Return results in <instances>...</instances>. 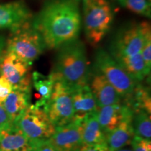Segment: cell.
Wrapping results in <instances>:
<instances>
[{
  "label": "cell",
  "instance_id": "6da1fadb",
  "mask_svg": "<svg viewBox=\"0 0 151 151\" xmlns=\"http://www.w3.org/2000/svg\"><path fill=\"white\" fill-rule=\"evenodd\" d=\"M81 0H47L33 16L32 25L43 37L46 48L58 49L78 39L82 16Z\"/></svg>",
  "mask_w": 151,
  "mask_h": 151
},
{
  "label": "cell",
  "instance_id": "7a4b0ae2",
  "mask_svg": "<svg viewBox=\"0 0 151 151\" xmlns=\"http://www.w3.org/2000/svg\"><path fill=\"white\" fill-rule=\"evenodd\" d=\"M89 62L84 43L79 39L66 43L58 48L50 75L73 89L88 84Z\"/></svg>",
  "mask_w": 151,
  "mask_h": 151
},
{
  "label": "cell",
  "instance_id": "3957f363",
  "mask_svg": "<svg viewBox=\"0 0 151 151\" xmlns=\"http://www.w3.org/2000/svg\"><path fill=\"white\" fill-rule=\"evenodd\" d=\"M82 22L86 37L92 46H97L110 30L113 9L109 0H82Z\"/></svg>",
  "mask_w": 151,
  "mask_h": 151
},
{
  "label": "cell",
  "instance_id": "277c9868",
  "mask_svg": "<svg viewBox=\"0 0 151 151\" xmlns=\"http://www.w3.org/2000/svg\"><path fill=\"white\" fill-rule=\"evenodd\" d=\"M31 22L11 31L5 49L30 65L47 49L43 37L32 27Z\"/></svg>",
  "mask_w": 151,
  "mask_h": 151
},
{
  "label": "cell",
  "instance_id": "5b68a950",
  "mask_svg": "<svg viewBox=\"0 0 151 151\" xmlns=\"http://www.w3.org/2000/svg\"><path fill=\"white\" fill-rule=\"evenodd\" d=\"M151 33L150 24L143 21L130 22L120 28L111 41L109 53L114 59L141 52L145 39Z\"/></svg>",
  "mask_w": 151,
  "mask_h": 151
},
{
  "label": "cell",
  "instance_id": "8992f818",
  "mask_svg": "<svg viewBox=\"0 0 151 151\" xmlns=\"http://www.w3.org/2000/svg\"><path fill=\"white\" fill-rule=\"evenodd\" d=\"M14 124L35 146L41 141L48 140L56 129L44 109L35 104H30Z\"/></svg>",
  "mask_w": 151,
  "mask_h": 151
},
{
  "label": "cell",
  "instance_id": "52a82bcc",
  "mask_svg": "<svg viewBox=\"0 0 151 151\" xmlns=\"http://www.w3.org/2000/svg\"><path fill=\"white\" fill-rule=\"evenodd\" d=\"M94 69L104 75L121 98L129 97L137 84L110 53L101 48L96 51Z\"/></svg>",
  "mask_w": 151,
  "mask_h": 151
},
{
  "label": "cell",
  "instance_id": "ba28073f",
  "mask_svg": "<svg viewBox=\"0 0 151 151\" xmlns=\"http://www.w3.org/2000/svg\"><path fill=\"white\" fill-rule=\"evenodd\" d=\"M71 89L60 81H55L53 90L44 110L56 127L73 120Z\"/></svg>",
  "mask_w": 151,
  "mask_h": 151
},
{
  "label": "cell",
  "instance_id": "9c48e42d",
  "mask_svg": "<svg viewBox=\"0 0 151 151\" xmlns=\"http://www.w3.org/2000/svg\"><path fill=\"white\" fill-rule=\"evenodd\" d=\"M31 66L5 50L0 63V76L11 84L12 89L31 90Z\"/></svg>",
  "mask_w": 151,
  "mask_h": 151
},
{
  "label": "cell",
  "instance_id": "30bf717a",
  "mask_svg": "<svg viewBox=\"0 0 151 151\" xmlns=\"http://www.w3.org/2000/svg\"><path fill=\"white\" fill-rule=\"evenodd\" d=\"M82 120H73L56 127L54 134L48 139L56 151H77L83 145Z\"/></svg>",
  "mask_w": 151,
  "mask_h": 151
},
{
  "label": "cell",
  "instance_id": "8fae6325",
  "mask_svg": "<svg viewBox=\"0 0 151 151\" xmlns=\"http://www.w3.org/2000/svg\"><path fill=\"white\" fill-rule=\"evenodd\" d=\"M33 14L24 1L0 4V30L14 31L32 21Z\"/></svg>",
  "mask_w": 151,
  "mask_h": 151
},
{
  "label": "cell",
  "instance_id": "7c38bea8",
  "mask_svg": "<svg viewBox=\"0 0 151 151\" xmlns=\"http://www.w3.org/2000/svg\"><path fill=\"white\" fill-rule=\"evenodd\" d=\"M89 86L98 107H103L119 104L121 97L115 90L107 79L99 71L94 69L93 73L90 72Z\"/></svg>",
  "mask_w": 151,
  "mask_h": 151
},
{
  "label": "cell",
  "instance_id": "4fadbf2b",
  "mask_svg": "<svg viewBox=\"0 0 151 151\" xmlns=\"http://www.w3.org/2000/svg\"><path fill=\"white\" fill-rule=\"evenodd\" d=\"M97 117L100 127L106 134L116 129L124 119L133 117V111L128 106L119 103L98 107Z\"/></svg>",
  "mask_w": 151,
  "mask_h": 151
},
{
  "label": "cell",
  "instance_id": "5bb4252c",
  "mask_svg": "<svg viewBox=\"0 0 151 151\" xmlns=\"http://www.w3.org/2000/svg\"><path fill=\"white\" fill-rule=\"evenodd\" d=\"M74 118L82 120L89 115L97 113L98 106L88 84L71 90Z\"/></svg>",
  "mask_w": 151,
  "mask_h": 151
},
{
  "label": "cell",
  "instance_id": "9a60e30c",
  "mask_svg": "<svg viewBox=\"0 0 151 151\" xmlns=\"http://www.w3.org/2000/svg\"><path fill=\"white\" fill-rule=\"evenodd\" d=\"M35 145L14 124L0 129V151H27Z\"/></svg>",
  "mask_w": 151,
  "mask_h": 151
},
{
  "label": "cell",
  "instance_id": "2e32d148",
  "mask_svg": "<svg viewBox=\"0 0 151 151\" xmlns=\"http://www.w3.org/2000/svg\"><path fill=\"white\" fill-rule=\"evenodd\" d=\"M132 120V117L125 118L116 129L106 134V143L109 151H116L131 145L135 136Z\"/></svg>",
  "mask_w": 151,
  "mask_h": 151
},
{
  "label": "cell",
  "instance_id": "e0dca14e",
  "mask_svg": "<svg viewBox=\"0 0 151 151\" xmlns=\"http://www.w3.org/2000/svg\"><path fill=\"white\" fill-rule=\"evenodd\" d=\"M30 97L31 90L12 89L4 100L3 106L13 122L30 105Z\"/></svg>",
  "mask_w": 151,
  "mask_h": 151
},
{
  "label": "cell",
  "instance_id": "ac0fdd59",
  "mask_svg": "<svg viewBox=\"0 0 151 151\" xmlns=\"http://www.w3.org/2000/svg\"><path fill=\"white\" fill-rule=\"evenodd\" d=\"M124 71L136 82H141L150 74L141 52L134 55L120 57L115 59Z\"/></svg>",
  "mask_w": 151,
  "mask_h": 151
},
{
  "label": "cell",
  "instance_id": "d6986e66",
  "mask_svg": "<svg viewBox=\"0 0 151 151\" xmlns=\"http://www.w3.org/2000/svg\"><path fill=\"white\" fill-rule=\"evenodd\" d=\"M106 143V134L98 122L97 113H92L82 120V144L94 146Z\"/></svg>",
  "mask_w": 151,
  "mask_h": 151
},
{
  "label": "cell",
  "instance_id": "ffe728a7",
  "mask_svg": "<svg viewBox=\"0 0 151 151\" xmlns=\"http://www.w3.org/2000/svg\"><path fill=\"white\" fill-rule=\"evenodd\" d=\"M32 83L37 92V102L35 104L45 109L53 90L55 81L51 75L42 74L39 71H34L32 74Z\"/></svg>",
  "mask_w": 151,
  "mask_h": 151
},
{
  "label": "cell",
  "instance_id": "44dd1931",
  "mask_svg": "<svg viewBox=\"0 0 151 151\" xmlns=\"http://www.w3.org/2000/svg\"><path fill=\"white\" fill-rule=\"evenodd\" d=\"M134 135L143 139L150 140L151 118L150 113L144 110H139L133 113L132 120Z\"/></svg>",
  "mask_w": 151,
  "mask_h": 151
},
{
  "label": "cell",
  "instance_id": "7402d4cb",
  "mask_svg": "<svg viewBox=\"0 0 151 151\" xmlns=\"http://www.w3.org/2000/svg\"><path fill=\"white\" fill-rule=\"evenodd\" d=\"M124 8L136 14L150 18L151 0H117Z\"/></svg>",
  "mask_w": 151,
  "mask_h": 151
},
{
  "label": "cell",
  "instance_id": "603a6c76",
  "mask_svg": "<svg viewBox=\"0 0 151 151\" xmlns=\"http://www.w3.org/2000/svg\"><path fill=\"white\" fill-rule=\"evenodd\" d=\"M132 151H151V141L134 136L132 141Z\"/></svg>",
  "mask_w": 151,
  "mask_h": 151
},
{
  "label": "cell",
  "instance_id": "cb8c5ba5",
  "mask_svg": "<svg viewBox=\"0 0 151 151\" xmlns=\"http://www.w3.org/2000/svg\"><path fill=\"white\" fill-rule=\"evenodd\" d=\"M141 54L148 69L151 68V33L146 36Z\"/></svg>",
  "mask_w": 151,
  "mask_h": 151
},
{
  "label": "cell",
  "instance_id": "d4e9b609",
  "mask_svg": "<svg viewBox=\"0 0 151 151\" xmlns=\"http://www.w3.org/2000/svg\"><path fill=\"white\" fill-rule=\"evenodd\" d=\"M11 90L12 86L11 84L5 78L0 76V103H3L4 101Z\"/></svg>",
  "mask_w": 151,
  "mask_h": 151
},
{
  "label": "cell",
  "instance_id": "484cf974",
  "mask_svg": "<svg viewBox=\"0 0 151 151\" xmlns=\"http://www.w3.org/2000/svg\"><path fill=\"white\" fill-rule=\"evenodd\" d=\"M14 122L11 120L8 113L6 111L3 103H0V129L9 127Z\"/></svg>",
  "mask_w": 151,
  "mask_h": 151
},
{
  "label": "cell",
  "instance_id": "4316f807",
  "mask_svg": "<svg viewBox=\"0 0 151 151\" xmlns=\"http://www.w3.org/2000/svg\"><path fill=\"white\" fill-rule=\"evenodd\" d=\"M33 151H56L49 140L41 141L36 143Z\"/></svg>",
  "mask_w": 151,
  "mask_h": 151
},
{
  "label": "cell",
  "instance_id": "83f0119b",
  "mask_svg": "<svg viewBox=\"0 0 151 151\" xmlns=\"http://www.w3.org/2000/svg\"><path fill=\"white\" fill-rule=\"evenodd\" d=\"M77 151H109L106 143L101 145H94V146H86L82 145Z\"/></svg>",
  "mask_w": 151,
  "mask_h": 151
},
{
  "label": "cell",
  "instance_id": "f1b7e54d",
  "mask_svg": "<svg viewBox=\"0 0 151 151\" xmlns=\"http://www.w3.org/2000/svg\"><path fill=\"white\" fill-rule=\"evenodd\" d=\"M6 45V39L4 35H0V63H1V59L5 51Z\"/></svg>",
  "mask_w": 151,
  "mask_h": 151
},
{
  "label": "cell",
  "instance_id": "f546056e",
  "mask_svg": "<svg viewBox=\"0 0 151 151\" xmlns=\"http://www.w3.org/2000/svg\"><path fill=\"white\" fill-rule=\"evenodd\" d=\"M116 151H132V149H130V148H121V149H119V150H117Z\"/></svg>",
  "mask_w": 151,
  "mask_h": 151
},
{
  "label": "cell",
  "instance_id": "4dcf8cb0",
  "mask_svg": "<svg viewBox=\"0 0 151 151\" xmlns=\"http://www.w3.org/2000/svg\"><path fill=\"white\" fill-rule=\"evenodd\" d=\"M27 151H33V150H27Z\"/></svg>",
  "mask_w": 151,
  "mask_h": 151
}]
</instances>
